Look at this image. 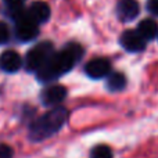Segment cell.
I'll list each match as a JSON object with an SVG mask.
<instances>
[{"label":"cell","instance_id":"cell-15","mask_svg":"<svg viewBox=\"0 0 158 158\" xmlns=\"http://www.w3.org/2000/svg\"><path fill=\"white\" fill-rule=\"evenodd\" d=\"M0 158H13V148L7 144H0Z\"/></svg>","mask_w":158,"mask_h":158},{"label":"cell","instance_id":"cell-9","mask_svg":"<svg viewBox=\"0 0 158 158\" xmlns=\"http://www.w3.org/2000/svg\"><path fill=\"white\" fill-rule=\"evenodd\" d=\"M0 67L6 72H17L22 67V58L14 50H6L0 56Z\"/></svg>","mask_w":158,"mask_h":158},{"label":"cell","instance_id":"cell-17","mask_svg":"<svg viewBox=\"0 0 158 158\" xmlns=\"http://www.w3.org/2000/svg\"><path fill=\"white\" fill-rule=\"evenodd\" d=\"M4 3L8 7H18V6H22L24 0H4Z\"/></svg>","mask_w":158,"mask_h":158},{"label":"cell","instance_id":"cell-6","mask_svg":"<svg viewBox=\"0 0 158 158\" xmlns=\"http://www.w3.org/2000/svg\"><path fill=\"white\" fill-rule=\"evenodd\" d=\"M85 72L87 74V77L93 79H101L104 77H108L111 72V63L104 57L93 58L86 64Z\"/></svg>","mask_w":158,"mask_h":158},{"label":"cell","instance_id":"cell-2","mask_svg":"<svg viewBox=\"0 0 158 158\" xmlns=\"http://www.w3.org/2000/svg\"><path fill=\"white\" fill-rule=\"evenodd\" d=\"M68 112L64 107H54L42 117H39L29 128V136L35 142L47 139L58 132L65 123Z\"/></svg>","mask_w":158,"mask_h":158},{"label":"cell","instance_id":"cell-5","mask_svg":"<svg viewBox=\"0 0 158 158\" xmlns=\"http://www.w3.org/2000/svg\"><path fill=\"white\" fill-rule=\"evenodd\" d=\"M119 43L126 52L139 53L146 49V40L135 29H126L119 38Z\"/></svg>","mask_w":158,"mask_h":158},{"label":"cell","instance_id":"cell-12","mask_svg":"<svg viewBox=\"0 0 158 158\" xmlns=\"http://www.w3.org/2000/svg\"><path fill=\"white\" fill-rule=\"evenodd\" d=\"M126 86V78L122 72H112L107 78V87L111 92H119Z\"/></svg>","mask_w":158,"mask_h":158},{"label":"cell","instance_id":"cell-14","mask_svg":"<svg viewBox=\"0 0 158 158\" xmlns=\"http://www.w3.org/2000/svg\"><path fill=\"white\" fill-rule=\"evenodd\" d=\"M10 38V28L6 22H2L0 21V44L6 43Z\"/></svg>","mask_w":158,"mask_h":158},{"label":"cell","instance_id":"cell-16","mask_svg":"<svg viewBox=\"0 0 158 158\" xmlns=\"http://www.w3.org/2000/svg\"><path fill=\"white\" fill-rule=\"evenodd\" d=\"M147 10L153 15L158 17V0H147Z\"/></svg>","mask_w":158,"mask_h":158},{"label":"cell","instance_id":"cell-10","mask_svg":"<svg viewBox=\"0 0 158 158\" xmlns=\"http://www.w3.org/2000/svg\"><path fill=\"white\" fill-rule=\"evenodd\" d=\"M28 17L36 24L40 22H46L50 17V7L47 3L44 2H35L31 4V7L28 8Z\"/></svg>","mask_w":158,"mask_h":158},{"label":"cell","instance_id":"cell-7","mask_svg":"<svg viewBox=\"0 0 158 158\" xmlns=\"http://www.w3.org/2000/svg\"><path fill=\"white\" fill-rule=\"evenodd\" d=\"M140 13L137 0H119L117 4V15L121 21H133Z\"/></svg>","mask_w":158,"mask_h":158},{"label":"cell","instance_id":"cell-11","mask_svg":"<svg viewBox=\"0 0 158 158\" xmlns=\"http://www.w3.org/2000/svg\"><path fill=\"white\" fill-rule=\"evenodd\" d=\"M137 32L139 35L144 39L146 42L147 40H153L158 36V25L154 19L151 18H146V19H142L137 25Z\"/></svg>","mask_w":158,"mask_h":158},{"label":"cell","instance_id":"cell-13","mask_svg":"<svg viewBox=\"0 0 158 158\" xmlns=\"http://www.w3.org/2000/svg\"><path fill=\"white\" fill-rule=\"evenodd\" d=\"M92 158H112V150L106 144H98L92 150Z\"/></svg>","mask_w":158,"mask_h":158},{"label":"cell","instance_id":"cell-3","mask_svg":"<svg viewBox=\"0 0 158 158\" xmlns=\"http://www.w3.org/2000/svg\"><path fill=\"white\" fill-rule=\"evenodd\" d=\"M54 54V47L50 42H42L33 46L25 57V68L38 72Z\"/></svg>","mask_w":158,"mask_h":158},{"label":"cell","instance_id":"cell-8","mask_svg":"<svg viewBox=\"0 0 158 158\" xmlns=\"http://www.w3.org/2000/svg\"><path fill=\"white\" fill-rule=\"evenodd\" d=\"M67 90L61 85H52L42 92V103L47 107H54L65 98Z\"/></svg>","mask_w":158,"mask_h":158},{"label":"cell","instance_id":"cell-1","mask_svg":"<svg viewBox=\"0 0 158 158\" xmlns=\"http://www.w3.org/2000/svg\"><path fill=\"white\" fill-rule=\"evenodd\" d=\"M83 56V49L78 43H68L61 52L54 53L53 57L39 69L38 79L40 82H53L63 74L71 71L72 67Z\"/></svg>","mask_w":158,"mask_h":158},{"label":"cell","instance_id":"cell-4","mask_svg":"<svg viewBox=\"0 0 158 158\" xmlns=\"http://www.w3.org/2000/svg\"><path fill=\"white\" fill-rule=\"evenodd\" d=\"M15 35H17V38L22 42L33 40V39L39 35L38 24L33 22L32 19L28 17V11L22 18L15 21Z\"/></svg>","mask_w":158,"mask_h":158}]
</instances>
